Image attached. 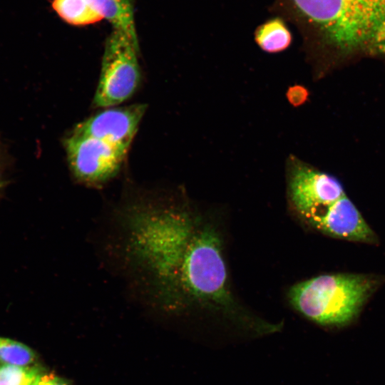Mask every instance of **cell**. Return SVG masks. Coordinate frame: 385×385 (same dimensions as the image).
Masks as SVG:
<instances>
[{
    "mask_svg": "<svg viewBox=\"0 0 385 385\" xmlns=\"http://www.w3.org/2000/svg\"><path fill=\"white\" fill-rule=\"evenodd\" d=\"M120 222L122 259L156 300L171 307L236 308L222 236L212 224L157 196L130 203Z\"/></svg>",
    "mask_w": 385,
    "mask_h": 385,
    "instance_id": "obj_1",
    "label": "cell"
},
{
    "mask_svg": "<svg viewBox=\"0 0 385 385\" xmlns=\"http://www.w3.org/2000/svg\"><path fill=\"white\" fill-rule=\"evenodd\" d=\"M272 9L341 50L385 51V0H275Z\"/></svg>",
    "mask_w": 385,
    "mask_h": 385,
    "instance_id": "obj_2",
    "label": "cell"
},
{
    "mask_svg": "<svg viewBox=\"0 0 385 385\" xmlns=\"http://www.w3.org/2000/svg\"><path fill=\"white\" fill-rule=\"evenodd\" d=\"M379 282L368 274H326L293 284L287 295L294 309L308 319L322 326L342 327L358 316Z\"/></svg>",
    "mask_w": 385,
    "mask_h": 385,
    "instance_id": "obj_3",
    "label": "cell"
},
{
    "mask_svg": "<svg viewBox=\"0 0 385 385\" xmlns=\"http://www.w3.org/2000/svg\"><path fill=\"white\" fill-rule=\"evenodd\" d=\"M138 51V41L113 30L105 43L95 106L120 104L135 93L140 81Z\"/></svg>",
    "mask_w": 385,
    "mask_h": 385,
    "instance_id": "obj_4",
    "label": "cell"
},
{
    "mask_svg": "<svg viewBox=\"0 0 385 385\" xmlns=\"http://www.w3.org/2000/svg\"><path fill=\"white\" fill-rule=\"evenodd\" d=\"M63 145L72 174L88 185H100L115 177L128 151L103 139L73 132Z\"/></svg>",
    "mask_w": 385,
    "mask_h": 385,
    "instance_id": "obj_5",
    "label": "cell"
},
{
    "mask_svg": "<svg viewBox=\"0 0 385 385\" xmlns=\"http://www.w3.org/2000/svg\"><path fill=\"white\" fill-rule=\"evenodd\" d=\"M287 192L291 205L304 220L346 195L336 178L295 159L289 165Z\"/></svg>",
    "mask_w": 385,
    "mask_h": 385,
    "instance_id": "obj_6",
    "label": "cell"
},
{
    "mask_svg": "<svg viewBox=\"0 0 385 385\" xmlns=\"http://www.w3.org/2000/svg\"><path fill=\"white\" fill-rule=\"evenodd\" d=\"M145 108L144 104L110 108L78 123L72 132L103 139L128 150Z\"/></svg>",
    "mask_w": 385,
    "mask_h": 385,
    "instance_id": "obj_7",
    "label": "cell"
},
{
    "mask_svg": "<svg viewBox=\"0 0 385 385\" xmlns=\"http://www.w3.org/2000/svg\"><path fill=\"white\" fill-rule=\"evenodd\" d=\"M305 220L332 237L361 242H374L376 240L375 233L346 195Z\"/></svg>",
    "mask_w": 385,
    "mask_h": 385,
    "instance_id": "obj_8",
    "label": "cell"
},
{
    "mask_svg": "<svg viewBox=\"0 0 385 385\" xmlns=\"http://www.w3.org/2000/svg\"><path fill=\"white\" fill-rule=\"evenodd\" d=\"M103 19L109 21L113 30L120 31L138 41L134 0H89Z\"/></svg>",
    "mask_w": 385,
    "mask_h": 385,
    "instance_id": "obj_9",
    "label": "cell"
},
{
    "mask_svg": "<svg viewBox=\"0 0 385 385\" xmlns=\"http://www.w3.org/2000/svg\"><path fill=\"white\" fill-rule=\"evenodd\" d=\"M255 40L263 51L268 53H278L289 46L292 34L283 19L276 16L257 28Z\"/></svg>",
    "mask_w": 385,
    "mask_h": 385,
    "instance_id": "obj_10",
    "label": "cell"
},
{
    "mask_svg": "<svg viewBox=\"0 0 385 385\" xmlns=\"http://www.w3.org/2000/svg\"><path fill=\"white\" fill-rule=\"evenodd\" d=\"M51 7L61 20L72 26H88L103 20L89 0H52Z\"/></svg>",
    "mask_w": 385,
    "mask_h": 385,
    "instance_id": "obj_11",
    "label": "cell"
},
{
    "mask_svg": "<svg viewBox=\"0 0 385 385\" xmlns=\"http://www.w3.org/2000/svg\"><path fill=\"white\" fill-rule=\"evenodd\" d=\"M36 359L28 346L11 339L0 337V363L17 366H33Z\"/></svg>",
    "mask_w": 385,
    "mask_h": 385,
    "instance_id": "obj_12",
    "label": "cell"
},
{
    "mask_svg": "<svg viewBox=\"0 0 385 385\" xmlns=\"http://www.w3.org/2000/svg\"><path fill=\"white\" fill-rule=\"evenodd\" d=\"M42 371L37 366H0V385H34Z\"/></svg>",
    "mask_w": 385,
    "mask_h": 385,
    "instance_id": "obj_13",
    "label": "cell"
},
{
    "mask_svg": "<svg viewBox=\"0 0 385 385\" xmlns=\"http://www.w3.org/2000/svg\"><path fill=\"white\" fill-rule=\"evenodd\" d=\"M308 90L301 85L292 86L289 87L287 91L288 101L295 107L304 104L308 99Z\"/></svg>",
    "mask_w": 385,
    "mask_h": 385,
    "instance_id": "obj_14",
    "label": "cell"
},
{
    "mask_svg": "<svg viewBox=\"0 0 385 385\" xmlns=\"http://www.w3.org/2000/svg\"><path fill=\"white\" fill-rule=\"evenodd\" d=\"M34 385H68L66 381L53 374L41 372Z\"/></svg>",
    "mask_w": 385,
    "mask_h": 385,
    "instance_id": "obj_15",
    "label": "cell"
},
{
    "mask_svg": "<svg viewBox=\"0 0 385 385\" xmlns=\"http://www.w3.org/2000/svg\"><path fill=\"white\" fill-rule=\"evenodd\" d=\"M4 188V186H2L1 185H0V192L3 190V188Z\"/></svg>",
    "mask_w": 385,
    "mask_h": 385,
    "instance_id": "obj_16",
    "label": "cell"
}]
</instances>
